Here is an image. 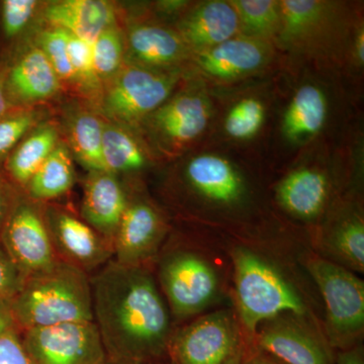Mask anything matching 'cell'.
<instances>
[{
  "instance_id": "52a82bcc",
  "label": "cell",
  "mask_w": 364,
  "mask_h": 364,
  "mask_svg": "<svg viewBox=\"0 0 364 364\" xmlns=\"http://www.w3.org/2000/svg\"><path fill=\"white\" fill-rule=\"evenodd\" d=\"M306 268L325 301L330 344L349 348L363 333V280L338 263L322 257L310 258Z\"/></svg>"
},
{
  "instance_id": "cb8c5ba5",
  "label": "cell",
  "mask_w": 364,
  "mask_h": 364,
  "mask_svg": "<svg viewBox=\"0 0 364 364\" xmlns=\"http://www.w3.org/2000/svg\"><path fill=\"white\" fill-rule=\"evenodd\" d=\"M105 119L90 109L72 111L65 119L67 148L88 171H107L102 159Z\"/></svg>"
},
{
  "instance_id": "7c38bea8",
  "label": "cell",
  "mask_w": 364,
  "mask_h": 364,
  "mask_svg": "<svg viewBox=\"0 0 364 364\" xmlns=\"http://www.w3.org/2000/svg\"><path fill=\"white\" fill-rule=\"evenodd\" d=\"M240 349L233 314L218 311L196 318L173 334L169 352L176 364H225Z\"/></svg>"
},
{
  "instance_id": "ab89813d",
  "label": "cell",
  "mask_w": 364,
  "mask_h": 364,
  "mask_svg": "<svg viewBox=\"0 0 364 364\" xmlns=\"http://www.w3.org/2000/svg\"><path fill=\"white\" fill-rule=\"evenodd\" d=\"M14 107L11 105L7 95L6 85H4V74H0V117H4L7 112L13 111Z\"/></svg>"
},
{
  "instance_id": "e575fe53",
  "label": "cell",
  "mask_w": 364,
  "mask_h": 364,
  "mask_svg": "<svg viewBox=\"0 0 364 364\" xmlns=\"http://www.w3.org/2000/svg\"><path fill=\"white\" fill-rule=\"evenodd\" d=\"M39 1L36 0H4L1 2L2 33L7 40L18 38L33 20Z\"/></svg>"
},
{
  "instance_id": "ac0fdd59",
  "label": "cell",
  "mask_w": 364,
  "mask_h": 364,
  "mask_svg": "<svg viewBox=\"0 0 364 364\" xmlns=\"http://www.w3.org/2000/svg\"><path fill=\"white\" fill-rule=\"evenodd\" d=\"M257 343L284 364H333L329 347L291 317L282 315L263 323Z\"/></svg>"
},
{
  "instance_id": "ba28073f",
  "label": "cell",
  "mask_w": 364,
  "mask_h": 364,
  "mask_svg": "<svg viewBox=\"0 0 364 364\" xmlns=\"http://www.w3.org/2000/svg\"><path fill=\"white\" fill-rule=\"evenodd\" d=\"M159 279L170 313L178 318L202 312L219 293L215 268L205 258L189 251L167 255L160 264Z\"/></svg>"
},
{
  "instance_id": "9c48e42d",
  "label": "cell",
  "mask_w": 364,
  "mask_h": 364,
  "mask_svg": "<svg viewBox=\"0 0 364 364\" xmlns=\"http://www.w3.org/2000/svg\"><path fill=\"white\" fill-rule=\"evenodd\" d=\"M23 347L32 364H104V344L95 322H72L25 330Z\"/></svg>"
},
{
  "instance_id": "ffe728a7",
  "label": "cell",
  "mask_w": 364,
  "mask_h": 364,
  "mask_svg": "<svg viewBox=\"0 0 364 364\" xmlns=\"http://www.w3.org/2000/svg\"><path fill=\"white\" fill-rule=\"evenodd\" d=\"M128 203V196L117 176L90 171L86 178L81 215L83 221L112 246Z\"/></svg>"
},
{
  "instance_id": "2e32d148",
  "label": "cell",
  "mask_w": 364,
  "mask_h": 364,
  "mask_svg": "<svg viewBox=\"0 0 364 364\" xmlns=\"http://www.w3.org/2000/svg\"><path fill=\"white\" fill-rule=\"evenodd\" d=\"M126 62L156 70H182L193 54L176 28L153 23H136L124 35Z\"/></svg>"
},
{
  "instance_id": "4fadbf2b",
  "label": "cell",
  "mask_w": 364,
  "mask_h": 364,
  "mask_svg": "<svg viewBox=\"0 0 364 364\" xmlns=\"http://www.w3.org/2000/svg\"><path fill=\"white\" fill-rule=\"evenodd\" d=\"M181 178L191 195L215 207H237L247 198V182L240 168L214 151H202L186 158Z\"/></svg>"
},
{
  "instance_id": "d4e9b609",
  "label": "cell",
  "mask_w": 364,
  "mask_h": 364,
  "mask_svg": "<svg viewBox=\"0 0 364 364\" xmlns=\"http://www.w3.org/2000/svg\"><path fill=\"white\" fill-rule=\"evenodd\" d=\"M60 131L53 123L38 124L11 153L4 166L18 186L26 188L35 172L59 145Z\"/></svg>"
},
{
  "instance_id": "8992f818",
  "label": "cell",
  "mask_w": 364,
  "mask_h": 364,
  "mask_svg": "<svg viewBox=\"0 0 364 364\" xmlns=\"http://www.w3.org/2000/svg\"><path fill=\"white\" fill-rule=\"evenodd\" d=\"M213 119L212 100L196 82V86L176 90L144 119L138 130L153 149L172 157L196 145L207 134Z\"/></svg>"
},
{
  "instance_id": "8d00e7d4",
  "label": "cell",
  "mask_w": 364,
  "mask_h": 364,
  "mask_svg": "<svg viewBox=\"0 0 364 364\" xmlns=\"http://www.w3.org/2000/svg\"><path fill=\"white\" fill-rule=\"evenodd\" d=\"M0 364H32L14 329L0 335Z\"/></svg>"
},
{
  "instance_id": "60d3db41",
  "label": "cell",
  "mask_w": 364,
  "mask_h": 364,
  "mask_svg": "<svg viewBox=\"0 0 364 364\" xmlns=\"http://www.w3.org/2000/svg\"><path fill=\"white\" fill-rule=\"evenodd\" d=\"M9 208H11V205L9 203L6 186L2 179L0 178V227L4 224Z\"/></svg>"
},
{
  "instance_id": "484cf974",
  "label": "cell",
  "mask_w": 364,
  "mask_h": 364,
  "mask_svg": "<svg viewBox=\"0 0 364 364\" xmlns=\"http://www.w3.org/2000/svg\"><path fill=\"white\" fill-rule=\"evenodd\" d=\"M102 159L111 173H134L149 163L148 146L134 130L105 119L102 132Z\"/></svg>"
},
{
  "instance_id": "277c9868",
  "label": "cell",
  "mask_w": 364,
  "mask_h": 364,
  "mask_svg": "<svg viewBox=\"0 0 364 364\" xmlns=\"http://www.w3.org/2000/svg\"><path fill=\"white\" fill-rule=\"evenodd\" d=\"M279 4V47L306 58L341 60L349 37L342 4L323 0H282Z\"/></svg>"
},
{
  "instance_id": "836d02e7",
  "label": "cell",
  "mask_w": 364,
  "mask_h": 364,
  "mask_svg": "<svg viewBox=\"0 0 364 364\" xmlns=\"http://www.w3.org/2000/svg\"><path fill=\"white\" fill-rule=\"evenodd\" d=\"M68 33L54 26L46 28L38 37V47L44 52L62 85H74L73 71L68 54Z\"/></svg>"
},
{
  "instance_id": "f1b7e54d",
  "label": "cell",
  "mask_w": 364,
  "mask_h": 364,
  "mask_svg": "<svg viewBox=\"0 0 364 364\" xmlns=\"http://www.w3.org/2000/svg\"><path fill=\"white\" fill-rule=\"evenodd\" d=\"M240 21L241 35L277 45L282 23L279 0H231Z\"/></svg>"
},
{
  "instance_id": "9a60e30c",
  "label": "cell",
  "mask_w": 364,
  "mask_h": 364,
  "mask_svg": "<svg viewBox=\"0 0 364 364\" xmlns=\"http://www.w3.org/2000/svg\"><path fill=\"white\" fill-rule=\"evenodd\" d=\"M166 233L164 217L150 200L128 198L112 243L114 261L127 267H144L156 255Z\"/></svg>"
},
{
  "instance_id": "f35d334b",
  "label": "cell",
  "mask_w": 364,
  "mask_h": 364,
  "mask_svg": "<svg viewBox=\"0 0 364 364\" xmlns=\"http://www.w3.org/2000/svg\"><path fill=\"white\" fill-rule=\"evenodd\" d=\"M337 364H364L363 350L360 348L346 349L339 354Z\"/></svg>"
},
{
  "instance_id": "30bf717a",
  "label": "cell",
  "mask_w": 364,
  "mask_h": 364,
  "mask_svg": "<svg viewBox=\"0 0 364 364\" xmlns=\"http://www.w3.org/2000/svg\"><path fill=\"white\" fill-rule=\"evenodd\" d=\"M274 57L273 43L238 35L193 55L186 68H191L203 83L230 85L262 73Z\"/></svg>"
},
{
  "instance_id": "7402d4cb",
  "label": "cell",
  "mask_w": 364,
  "mask_h": 364,
  "mask_svg": "<svg viewBox=\"0 0 364 364\" xmlns=\"http://www.w3.org/2000/svg\"><path fill=\"white\" fill-rule=\"evenodd\" d=\"M330 191L331 182L324 170L301 166L279 182L277 196L289 214L301 220H313L325 210Z\"/></svg>"
},
{
  "instance_id": "3957f363",
  "label": "cell",
  "mask_w": 364,
  "mask_h": 364,
  "mask_svg": "<svg viewBox=\"0 0 364 364\" xmlns=\"http://www.w3.org/2000/svg\"><path fill=\"white\" fill-rule=\"evenodd\" d=\"M233 260L239 315L249 333L287 313L305 315V303L294 287L259 255L239 247L234 251Z\"/></svg>"
},
{
  "instance_id": "4316f807",
  "label": "cell",
  "mask_w": 364,
  "mask_h": 364,
  "mask_svg": "<svg viewBox=\"0 0 364 364\" xmlns=\"http://www.w3.org/2000/svg\"><path fill=\"white\" fill-rule=\"evenodd\" d=\"M72 158L65 144L60 143L26 184L31 200L47 202L70 191L75 181Z\"/></svg>"
},
{
  "instance_id": "e0dca14e",
  "label": "cell",
  "mask_w": 364,
  "mask_h": 364,
  "mask_svg": "<svg viewBox=\"0 0 364 364\" xmlns=\"http://www.w3.org/2000/svg\"><path fill=\"white\" fill-rule=\"evenodd\" d=\"M176 30L193 55L241 35L238 14L231 0H207L191 4L179 16Z\"/></svg>"
},
{
  "instance_id": "83f0119b",
  "label": "cell",
  "mask_w": 364,
  "mask_h": 364,
  "mask_svg": "<svg viewBox=\"0 0 364 364\" xmlns=\"http://www.w3.org/2000/svg\"><path fill=\"white\" fill-rule=\"evenodd\" d=\"M328 252L334 256L341 267L363 272L364 222L363 215L349 213L340 218L326 240Z\"/></svg>"
},
{
  "instance_id": "d6986e66",
  "label": "cell",
  "mask_w": 364,
  "mask_h": 364,
  "mask_svg": "<svg viewBox=\"0 0 364 364\" xmlns=\"http://www.w3.org/2000/svg\"><path fill=\"white\" fill-rule=\"evenodd\" d=\"M4 85L14 107H28L58 95L62 82L37 45L21 53L4 74Z\"/></svg>"
},
{
  "instance_id": "44dd1931",
  "label": "cell",
  "mask_w": 364,
  "mask_h": 364,
  "mask_svg": "<svg viewBox=\"0 0 364 364\" xmlns=\"http://www.w3.org/2000/svg\"><path fill=\"white\" fill-rule=\"evenodd\" d=\"M44 18L49 26L92 43L105 28L116 25L117 14L114 4L105 0H60L46 6Z\"/></svg>"
},
{
  "instance_id": "5bb4252c",
  "label": "cell",
  "mask_w": 364,
  "mask_h": 364,
  "mask_svg": "<svg viewBox=\"0 0 364 364\" xmlns=\"http://www.w3.org/2000/svg\"><path fill=\"white\" fill-rule=\"evenodd\" d=\"M44 218L59 259L90 273L114 256L112 246L83 220L58 208H48Z\"/></svg>"
},
{
  "instance_id": "b9f144b4",
  "label": "cell",
  "mask_w": 364,
  "mask_h": 364,
  "mask_svg": "<svg viewBox=\"0 0 364 364\" xmlns=\"http://www.w3.org/2000/svg\"><path fill=\"white\" fill-rule=\"evenodd\" d=\"M246 364H280L279 363H277L274 359L272 358H268V356L265 355H257L254 356L252 359L248 361V363Z\"/></svg>"
},
{
  "instance_id": "ee69618b",
  "label": "cell",
  "mask_w": 364,
  "mask_h": 364,
  "mask_svg": "<svg viewBox=\"0 0 364 364\" xmlns=\"http://www.w3.org/2000/svg\"><path fill=\"white\" fill-rule=\"evenodd\" d=\"M148 364H176L174 363H148Z\"/></svg>"
},
{
  "instance_id": "5b68a950",
  "label": "cell",
  "mask_w": 364,
  "mask_h": 364,
  "mask_svg": "<svg viewBox=\"0 0 364 364\" xmlns=\"http://www.w3.org/2000/svg\"><path fill=\"white\" fill-rule=\"evenodd\" d=\"M182 70L163 71L126 62L100 95V116L138 130L144 119L176 92Z\"/></svg>"
},
{
  "instance_id": "7a4b0ae2",
  "label": "cell",
  "mask_w": 364,
  "mask_h": 364,
  "mask_svg": "<svg viewBox=\"0 0 364 364\" xmlns=\"http://www.w3.org/2000/svg\"><path fill=\"white\" fill-rule=\"evenodd\" d=\"M16 324L23 330L72 322H93L90 277L58 259L26 277L9 301Z\"/></svg>"
},
{
  "instance_id": "4dcf8cb0",
  "label": "cell",
  "mask_w": 364,
  "mask_h": 364,
  "mask_svg": "<svg viewBox=\"0 0 364 364\" xmlns=\"http://www.w3.org/2000/svg\"><path fill=\"white\" fill-rule=\"evenodd\" d=\"M95 72L102 86L112 80L126 63L124 35L117 25L105 28L91 43Z\"/></svg>"
},
{
  "instance_id": "74e56055",
  "label": "cell",
  "mask_w": 364,
  "mask_h": 364,
  "mask_svg": "<svg viewBox=\"0 0 364 364\" xmlns=\"http://www.w3.org/2000/svg\"><path fill=\"white\" fill-rule=\"evenodd\" d=\"M16 326L9 301H0V335L9 330L16 329Z\"/></svg>"
},
{
  "instance_id": "d6a6232c",
  "label": "cell",
  "mask_w": 364,
  "mask_h": 364,
  "mask_svg": "<svg viewBox=\"0 0 364 364\" xmlns=\"http://www.w3.org/2000/svg\"><path fill=\"white\" fill-rule=\"evenodd\" d=\"M42 114L33 109H13L0 117V163L7 157L31 131L41 124Z\"/></svg>"
},
{
  "instance_id": "8fae6325",
  "label": "cell",
  "mask_w": 364,
  "mask_h": 364,
  "mask_svg": "<svg viewBox=\"0 0 364 364\" xmlns=\"http://www.w3.org/2000/svg\"><path fill=\"white\" fill-rule=\"evenodd\" d=\"M0 241L26 279L51 267L59 259L44 213L31 198L18 200L9 208L1 226Z\"/></svg>"
},
{
  "instance_id": "1f68e13d",
  "label": "cell",
  "mask_w": 364,
  "mask_h": 364,
  "mask_svg": "<svg viewBox=\"0 0 364 364\" xmlns=\"http://www.w3.org/2000/svg\"><path fill=\"white\" fill-rule=\"evenodd\" d=\"M69 59L73 71L74 85L91 97L102 95V86L95 72L91 43L69 33Z\"/></svg>"
},
{
  "instance_id": "d590c367",
  "label": "cell",
  "mask_w": 364,
  "mask_h": 364,
  "mask_svg": "<svg viewBox=\"0 0 364 364\" xmlns=\"http://www.w3.org/2000/svg\"><path fill=\"white\" fill-rule=\"evenodd\" d=\"M25 279L0 241V301L9 303L20 291Z\"/></svg>"
},
{
  "instance_id": "f6af8a7d",
  "label": "cell",
  "mask_w": 364,
  "mask_h": 364,
  "mask_svg": "<svg viewBox=\"0 0 364 364\" xmlns=\"http://www.w3.org/2000/svg\"><path fill=\"white\" fill-rule=\"evenodd\" d=\"M104 364H116V363H112L111 360H109V359H107V360L105 361V363Z\"/></svg>"
},
{
  "instance_id": "603a6c76",
  "label": "cell",
  "mask_w": 364,
  "mask_h": 364,
  "mask_svg": "<svg viewBox=\"0 0 364 364\" xmlns=\"http://www.w3.org/2000/svg\"><path fill=\"white\" fill-rule=\"evenodd\" d=\"M328 112V98L320 86L314 83L299 86L282 117L284 138L296 145L310 142L324 128Z\"/></svg>"
},
{
  "instance_id": "6da1fadb",
  "label": "cell",
  "mask_w": 364,
  "mask_h": 364,
  "mask_svg": "<svg viewBox=\"0 0 364 364\" xmlns=\"http://www.w3.org/2000/svg\"><path fill=\"white\" fill-rule=\"evenodd\" d=\"M93 322L107 359L116 364L156 363L171 343V313L151 273L114 260L90 277Z\"/></svg>"
},
{
  "instance_id": "f546056e",
  "label": "cell",
  "mask_w": 364,
  "mask_h": 364,
  "mask_svg": "<svg viewBox=\"0 0 364 364\" xmlns=\"http://www.w3.org/2000/svg\"><path fill=\"white\" fill-rule=\"evenodd\" d=\"M267 107L255 95L241 97L228 109L223 121V130L228 138L244 142L255 138L264 126Z\"/></svg>"
},
{
  "instance_id": "7bdbcfd3",
  "label": "cell",
  "mask_w": 364,
  "mask_h": 364,
  "mask_svg": "<svg viewBox=\"0 0 364 364\" xmlns=\"http://www.w3.org/2000/svg\"><path fill=\"white\" fill-rule=\"evenodd\" d=\"M225 364H242V350H239L235 353L231 358L228 359Z\"/></svg>"
}]
</instances>
